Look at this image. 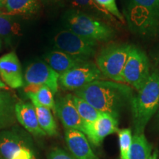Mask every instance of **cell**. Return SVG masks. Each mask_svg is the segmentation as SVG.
<instances>
[{
	"label": "cell",
	"mask_w": 159,
	"mask_h": 159,
	"mask_svg": "<svg viewBox=\"0 0 159 159\" xmlns=\"http://www.w3.org/2000/svg\"><path fill=\"white\" fill-rule=\"evenodd\" d=\"M65 21L69 30L97 43L108 42L116 35L110 24L78 10L69 11Z\"/></svg>",
	"instance_id": "obj_4"
},
{
	"label": "cell",
	"mask_w": 159,
	"mask_h": 159,
	"mask_svg": "<svg viewBox=\"0 0 159 159\" xmlns=\"http://www.w3.org/2000/svg\"><path fill=\"white\" fill-rule=\"evenodd\" d=\"M158 122H159V111H158Z\"/></svg>",
	"instance_id": "obj_32"
},
{
	"label": "cell",
	"mask_w": 159,
	"mask_h": 159,
	"mask_svg": "<svg viewBox=\"0 0 159 159\" xmlns=\"http://www.w3.org/2000/svg\"><path fill=\"white\" fill-rule=\"evenodd\" d=\"M15 113L16 120L26 130L35 136H44L46 134L40 127L35 106L31 102H18Z\"/></svg>",
	"instance_id": "obj_15"
},
{
	"label": "cell",
	"mask_w": 159,
	"mask_h": 159,
	"mask_svg": "<svg viewBox=\"0 0 159 159\" xmlns=\"http://www.w3.org/2000/svg\"><path fill=\"white\" fill-rule=\"evenodd\" d=\"M30 141L17 128L0 131V156L3 159H35Z\"/></svg>",
	"instance_id": "obj_7"
},
{
	"label": "cell",
	"mask_w": 159,
	"mask_h": 159,
	"mask_svg": "<svg viewBox=\"0 0 159 159\" xmlns=\"http://www.w3.org/2000/svg\"><path fill=\"white\" fill-rule=\"evenodd\" d=\"M19 30V25L13 21L11 16L0 13V36L17 34Z\"/></svg>",
	"instance_id": "obj_25"
},
{
	"label": "cell",
	"mask_w": 159,
	"mask_h": 159,
	"mask_svg": "<svg viewBox=\"0 0 159 159\" xmlns=\"http://www.w3.org/2000/svg\"><path fill=\"white\" fill-rule=\"evenodd\" d=\"M0 77L10 89H17L24 86L21 63L15 52L0 57Z\"/></svg>",
	"instance_id": "obj_13"
},
{
	"label": "cell",
	"mask_w": 159,
	"mask_h": 159,
	"mask_svg": "<svg viewBox=\"0 0 159 159\" xmlns=\"http://www.w3.org/2000/svg\"><path fill=\"white\" fill-rule=\"evenodd\" d=\"M0 89H3V90H9L10 88L7 86V85L2 80L1 77H0Z\"/></svg>",
	"instance_id": "obj_28"
},
{
	"label": "cell",
	"mask_w": 159,
	"mask_h": 159,
	"mask_svg": "<svg viewBox=\"0 0 159 159\" xmlns=\"http://www.w3.org/2000/svg\"><path fill=\"white\" fill-rule=\"evenodd\" d=\"M5 0H0V8H3L5 5Z\"/></svg>",
	"instance_id": "obj_30"
},
{
	"label": "cell",
	"mask_w": 159,
	"mask_h": 159,
	"mask_svg": "<svg viewBox=\"0 0 159 159\" xmlns=\"http://www.w3.org/2000/svg\"><path fill=\"white\" fill-rule=\"evenodd\" d=\"M131 47L128 43H111L101 49L95 63L105 78L122 83V73Z\"/></svg>",
	"instance_id": "obj_5"
},
{
	"label": "cell",
	"mask_w": 159,
	"mask_h": 159,
	"mask_svg": "<svg viewBox=\"0 0 159 159\" xmlns=\"http://www.w3.org/2000/svg\"><path fill=\"white\" fill-rule=\"evenodd\" d=\"M74 94L85 99L97 110L118 119L134 96V89L123 83L99 80L75 91Z\"/></svg>",
	"instance_id": "obj_1"
},
{
	"label": "cell",
	"mask_w": 159,
	"mask_h": 159,
	"mask_svg": "<svg viewBox=\"0 0 159 159\" xmlns=\"http://www.w3.org/2000/svg\"><path fill=\"white\" fill-rule=\"evenodd\" d=\"M66 142L75 159H99L92 150L86 136L77 130H66Z\"/></svg>",
	"instance_id": "obj_14"
},
{
	"label": "cell",
	"mask_w": 159,
	"mask_h": 159,
	"mask_svg": "<svg viewBox=\"0 0 159 159\" xmlns=\"http://www.w3.org/2000/svg\"><path fill=\"white\" fill-rule=\"evenodd\" d=\"M152 155V146L144 134H134L128 159H151Z\"/></svg>",
	"instance_id": "obj_21"
},
{
	"label": "cell",
	"mask_w": 159,
	"mask_h": 159,
	"mask_svg": "<svg viewBox=\"0 0 159 159\" xmlns=\"http://www.w3.org/2000/svg\"><path fill=\"white\" fill-rule=\"evenodd\" d=\"M158 158V155H157V152L156 151V152H153V154L152 155V158H151V159H157Z\"/></svg>",
	"instance_id": "obj_31"
},
{
	"label": "cell",
	"mask_w": 159,
	"mask_h": 159,
	"mask_svg": "<svg viewBox=\"0 0 159 159\" xmlns=\"http://www.w3.org/2000/svg\"><path fill=\"white\" fill-rule=\"evenodd\" d=\"M54 110L66 130H77L84 134V123L73 102L72 94L59 97L55 101Z\"/></svg>",
	"instance_id": "obj_12"
},
{
	"label": "cell",
	"mask_w": 159,
	"mask_h": 159,
	"mask_svg": "<svg viewBox=\"0 0 159 159\" xmlns=\"http://www.w3.org/2000/svg\"><path fill=\"white\" fill-rule=\"evenodd\" d=\"M16 103L15 97L8 90L0 89V131L11 128L16 123Z\"/></svg>",
	"instance_id": "obj_17"
},
{
	"label": "cell",
	"mask_w": 159,
	"mask_h": 159,
	"mask_svg": "<svg viewBox=\"0 0 159 159\" xmlns=\"http://www.w3.org/2000/svg\"><path fill=\"white\" fill-rule=\"evenodd\" d=\"M36 111L38 121L41 128L46 135L49 136H55L58 135L57 123L54 116L52 114L50 109L43 106L36 102H32Z\"/></svg>",
	"instance_id": "obj_20"
},
{
	"label": "cell",
	"mask_w": 159,
	"mask_h": 159,
	"mask_svg": "<svg viewBox=\"0 0 159 159\" xmlns=\"http://www.w3.org/2000/svg\"><path fill=\"white\" fill-rule=\"evenodd\" d=\"M0 159H3V158L1 156H0Z\"/></svg>",
	"instance_id": "obj_33"
},
{
	"label": "cell",
	"mask_w": 159,
	"mask_h": 159,
	"mask_svg": "<svg viewBox=\"0 0 159 159\" xmlns=\"http://www.w3.org/2000/svg\"><path fill=\"white\" fill-rule=\"evenodd\" d=\"M150 74L148 55L139 47L132 45L122 73V83L138 91L146 83Z\"/></svg>",
	"instance_id": "obj_6"
},
{
	"label": "cell",
	"mask_w": 159,
	"mask_h": 159,
	"mask_svg": "<svg viewBox=\"0 0 159 159\" xmlns=\"http://www.w3.org/2000/svg\"><path fill=\"white\" fill-rule=\"evenodd\" d=\"M44 60L52 69L61 75L71 69L84 63L87 60L78 58L62 51H51L45 55Z\"/></svg>",
	"instance_id": "obj_16"
},
{
	"label": "cell",
	"mask_w": 159,
	"mask_h": 159,
	"mask_svg": "<svg viewBox=\"0 0 159 159\" xmlns=\"http://www.w3.org/2000/svg\"><path fill=\"white\" fill-rule=\"evenodd\" d=\"M118 119L116 117L101 112L94 122L84 125V134L91 144L99 146L109 135L118 133Z\"/></svg>",
	"instance_id": "obj_11"
},
{
	"label": "cell",
	"mask_w": 159,
	"mask_h": 159,
	"mask_svg": "<svg viewBox=\"0 0 159 159\" xmlns=\"http://www.w3.org/2000/svg\"><path fill=\"white\" fill-rule=\"evenodd\" d=\"M59 77L58 73L43 62L31 63L25 73V80L27 84L47 86L54 94L58 90Z\"/></svg>",
	"instance_id": "obj_10"
},
{
	"label": "cell",
	"mask_w": 159,
	"mask_h": 159,
	"mask_svg": "<svg viewBox=\"0 0 159 159\" xmlns=\"http://www.w3.org/2000/svg\"><path fill=\"white\" fill-rule=\"evenodd\" d=\"M32 102H36L49 109H54L55 101L54 94L47 86H41L34 93L27 94Z\"/></svg>",
	"instance_id": "obj_23"
},
{
	"label": "cell",
	"mask_w": 159,
	"mask_h": 159,
	"mask_svg": "<svg viewBox=\"0 0 159 159\" xmlns=\"http://www.w3.org/2000/svg\"><path fill=\"white\" fill-rule=\"evenodd\" d=\"M134 134H144L147 125L159 108V71L151 73L146 83L130 102Z\"/></svg>",
	"instance_id": "obj_2"
},
{
	"label": "cell",
	"mask_w": 159,
	"mask_h": 159,
	"mask_svg": "<svg viewBox=\"0 0 159 159\" xmlns=\"http://www.w3.org/2000/svg\"><path fill=\"white\" fill-rule=\"evenodd\" d=\"M43 2L45 3H50V4H54V3H60L63 1V0H42Z\"/></svg>",
	"instance_id": "obj_29"
},
{
	"label": "cell",
	"mask_w": 159,
	"mask_h": 159,
	"mask_svg": "<svg viewBox=\"0 0 159 159\" xmlns=\"http://www.w3.org/2000/svg\"><path fill=\"white\" fill-rule=\"evenodd\" d=\"M54 43L58 50L87 61L96 55L98 46V43L85 39L68 29L58 32L54 37Z\"/></svg>",
	"instance_id": "obj_8"
},
{
	"label": "cell",
	"mask_w": 159,
	"mask_h": 159,
	"mask_svg": "<svg viewBox=\"0 0 159 159\" xmlns=\"http://www.w3.org/2000/svg\"><path fill=\"white\" fill-rule=\"evenodd\" d=\"M95 1L100 7H102L103 9H105L110 14L116 18L119 22H125V17L119 10L116 0H95Z\"/></svg>",
	"instance_id": "obj_26"
},
{
	"label": "cell",
	"mask_w": 159,
	"mask_h": 159,
	"mask_svg": "<svg viewBox=\"0 0 159 159\" xmlns=\"http://www.w3.org/2000/svg\"><path fill=\"white\" fill-rule=\"evenodd\" d=\"M124 14L134 33L144 36L159 34V0H129Z\"/></svg>",
	"instance_id": "obj_3"
},
{
	"label": "cell",
	"mask_w": 159,
	"mask_h": 159,
	"mask_svg": "<svg viewBox=\"0 0 159 159\" xmlns=\"http://www.w3.org/2000/svg\"><path fill=\"white\" fill-rule=\"evenodd\" d=\"M39 7V0H5L4 13L9 16L33 14Z\"/></svg>",
	"instance_id": "obj_19"
},
{
	"label": "cell",
	"mask_w": 159,
	"mask_h": 159,
	"mask_svg": "<svg viewBox=\"0 0 159 159\" xmlns=\"http://www.w3.org/2000/svg\"><path fill=\"white\" fill-rule=\"evenodd\" d=\"M120 159H128L133 142L132 131L129 128H123L118 131Z\"/></svg>",
	"instance_id": "obj_24"
},
{
	"label": "cell",
	"mask_w": 159,
	"mask_h": 159,
	"mask_svg": "<svg viewBox=\"0 0 159 159\" xmlns=\"http://www.w3.org/2000/svg\"><path fill=\"white\" fill-rule=\"evenodd\" d=\"M47 159H75L71 154L61 148H54L51 150Z\"/></svg>",
	"instance_id": "obj_27"
},
{
	"label": "cell",
	"mask_w": 159,
	"mask_h": 159,
	"mask_svg": "<svg viewBox=\"0 0 159 159\" xmlns=\"http://www.w3.org/2000/svg\"><path fill=\"white\" fill-rule=\"evenodd\" d=\"M72 99L84 125L94 122L100 115V111L97 110L85 99L76 96L75 94H72Z\"/></svg>",
	"instance_id": "obj_22"
},
{
	"label": "cell",
	"mask_w": 159,
	"mask_h": 159,
	"mask_svg": "<svg viewBox=\"0 0 159 159\" xmlns=\"http://www.w3.org/2000/svg\"><path fill=\"white\" fill-rule=\"evenodd\" d=\"M158 60H159V53H158Z\"/></svg>",
	"instance_id": "obj_34"
},
{
	"label": "cell",
	"mask_w": 159,
	"mask_h": 159,
	"mask_svg": "<svg viewBox=\"0 0 159 159\" xmlns=\"http://www.w3.org/2000/svg\"><path fill=\"white\" fill-rule=\"evenodd\" d=\"M73 6L80 9L78 11L102 19L110 25H117L119 21L108 11L100 7L95 0H71Z\"/></svg>",
	"instance_id": "obj_18"
},
{
	"label": "cell",
	"mask_w": 159,
	"mask_h": 159,
	"mask_svg": "<svg viewBox=\"0 0 159 159\" xmlns=\"http://www.w3.org/2000/svg\"><path fill=\"white\" fill-rule=\"evenodd\" d=\"M104 78L96 63L88 61L60 75L59 86L63 90L75 91L94 81Z\"/></svg>",
	"instance_id": "obj_9"
}]
</instances>
